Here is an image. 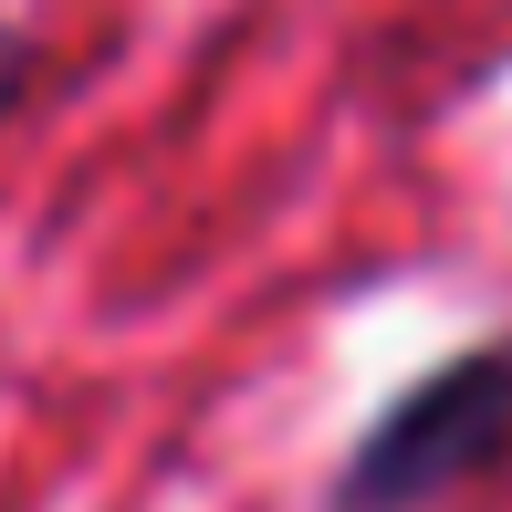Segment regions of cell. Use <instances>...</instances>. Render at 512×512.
I'll use <instances>...</instances> for the list:
<instances>
[{
	"mask_svg": "<svg viewBox=\"0 0 512 512\" xmlns=\"http://www.w3.org/2000/svg\"><path fill=\"white\" fill-rule=\"evenodd\" d=\"M512 460V335L398 387L335 471V512H429Z\"/></svg>",
	"mask_w": 512,
	"mask_h": 512,
	"instance_id": "obj_1",
	"label": "cell"
},
{
	"mask_svg": "<svg viewBox=\"0 0 512 512\" xmlns=\"http://www.w3.org/2000/svg\"><path fill=\"white\" fill-rule=\"evenodd\" d=\"M32 84H42V32L21 11H0V126L32 105Z\"/></svg>",
	"mask_w": 512,
	"mask_h": 512,
	"instance_id": "obj_2",
	"label": "cell"
}]
</instances>
